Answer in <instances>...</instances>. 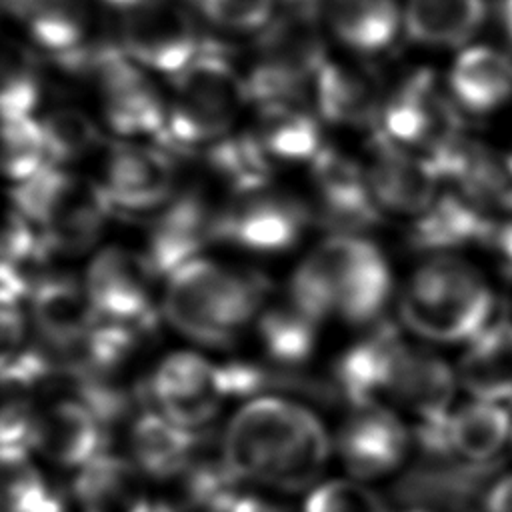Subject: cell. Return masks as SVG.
<instances>
[{
	"label": "cell",
	"mask_w": 512,
	"mask_h": 512,
	"mask_svg": "<svg viewBox=\"0 0 512 512\" xmlns=\"http://www.w3.org/2000/svg\"><path fill=\"white\" fill-rule=\"evenodd\" d=\"M222 452L238 478L298 492L318 480L330 440L308 408L282 396H258L232 416Z\"/></svg>",
	"instance_id": "obj_1"
},
{
	"label": "cell",
	"mask_w": 512,
	"mask_h": 512,
	"mask_svg": "<svg viewBox=\"0 0 512 512\" xmlns=\"http://www.w3.org/2000/svg\"><path fill=\"white\" fill-rule=\"evenodd\" d=\"M392 276L382 252L362 236L334 234L296 268L290 300L322 322L330 314L372 322L388 302Z\"/></svg>",
	"instance_id": "obj_2"
},
{
	"label": "cell",
	"mask_w": 512,
	"mask_h": 512,
	"mask_svg": "<svg viewBox=\"0 0 512 512\" xmlns=\"http://www.w3.org/2000/svg\"><path fill=\"white\" fill-rule=\"evenodd\" d=\"M266 296L268 282L260 274L196 258L166 278L164 314L184 336L226 346L256 320Z\"/></svg>",
	"instance_id": "obj_3"
},
{
	"label": "cell",
	"mask_w": 512,
	"mask_h": 512,
	"mask_svg": "<svg viewBox=\"0 0 512 512\" xmlns=\"http://www.w3.org/2000/svg\"><path fill=\"white\" fill-rule=\"evenodd\" d=\"M494 310V296L484 278L468 262L438 254L424 262L408 280L400 316L426 340L472 342Z\"/></svg>",
	"instance_id": "obj_4"
},
{
	"label": "cell",
	"mask_w": 512,
	"mask_h": 512,
	"mask_svg": "<svg viewBox=\"0 0 512 512\" xmlns=\"http://www.w3.org/2000/svg\"><path fill=\"white\" fill-rule=\"evenodd\" d=\"M12 206L40 228L52 252L62 254L92 248L112 214L100 184L54 164L14 184Z\"/></svg>",
	"instance_id": "obj_5"
},
{
	"label": "cell",
	"mask_w": 512,
	"mask_h": 512,
	"mask_svg": "<svg viewBox=\"0 0 512 512\" xmlns=\"http://www.w3.org/2000/svg\"><path fill=\"white\" fill-rule=\"evenodd\" d=\"M174 78L164 138L178 146H212L226 138L248 98L246 80L216 48H206Z\"/></svg>",
	"instance_id": "obj_6"
},
{
	"label": "cell",
	"mask_w": 512,
	"mask_h": 512,
	"mask_svg": "<svg viewBox=\"0 0 512 512\" xmlns=\"http://www.w3.org/2000/svg\"><path fill=\"white\" fill-rule=\"evenodd\" d=\"M286 2L260 30L256 60L244 78L248 98L260 106L296 100L328 60L314 6L306 0Z\"/></svg>",
	"instance_id": "obj_7"
},
{
	"label": "cell",
	"mask_w": 512,
	"mask_h": 512,
	"mask_svg": "<svg viewBox=\"0 0 512 512\" xmlns=\"http://www.w3.org/2000/svg\"><path fill=\"white\" fill-rule=\"evenodd\" d=\"M74 70L88 72L100 92L108 126L126 138L164 134L168 102L122 46L90 48Z\"/></svg>",
	"instance_id": "obj_8"
},
{
	"label": "cell",
	"mask_w": 512,
	"mask_h": 512,
	"mask_svg": "<svg viewBox=\"0 0 512 512\" xmlns=\"http://www.w3.org/2000/svg\"><path fill=\"white\" fill-rule=\"evenodd\" d=\"M120 46L144 70L176 76L204 44L184 2L148 0L124 12Z\"/></svg>",
	"instance_id": "obj_9"
},
{
	"label": "cell",
	"mask_w": 512,
	"mask_h": 512,
	"mask_svg": "<svg viewBox=\"0 0 512 512\" xmlns=\"http://www.w3.org/2000/svg\"><path fill=\"white\" fill-rule=\"evenodd\" d=\"M148 398L162 416L196 432L218 414L226 398H232L228 368L192 352L170 354L150 376Z\"/></svg>",
	"instance_id": "obj_10"
},
{
	"label": "cell",
	"mask_w": 512,
	"mask_h": 512,
	"mask_svg": "<svg viewBox=\"0 0 512 512\" xmlns=\"http://www.w3.org/2000/svg\"><path fill=\"white\" fill-rule=\"evenodd\" d=\"M156 278L158 274L144 252L110 246L92 258L84 284L100 320L154 328L152 292Z\"/></svg>",
	"instance_id": "obj_11"
},
{
	"label": "cell",
	"mask_w": 512,
	"mask_h": 512,
	"mask_svg": "<svg viewBox=\"0 0 512 512\" xmlns=\"http://www.w3.org/2000/svg\"><path fill=\"white\" fill-rule=\"evenodd\" d=\"M310 210L296 196L262 186L234 194L220 210L218 242L252 252H280L298 242Z\"/></svg>",
	"instance_id": "obj_12"
},
{
	"label": "cell",
	"mask_w": 512,
	"mask_h": 512,
	"mask_svg": "<svg viewBox=\"0 0 512 512\" xmlns=\"http://www.w3.org/2000/svg\"><path fill=\"white\" fill-rule=\"evenodd\" d=\"M174 184V164L158 148L130 140L108 148L100 186L112 210L128 216H156L176 196Z\"/></svg>",
	"instance_id": "obj_13"
},
{
	"label": "cell",
	"mask_w": 512,
	"mask_h": 512,
	"mask_svg": "<svg viewBox=\"0 0 512 512\" xmlns=\"http://www.w3.org/2000/svg\"><path fill=\"white\" fill-rule=\"evenodd\" d=\"M220 210L196 188L178 192L154 218L146 256L158 278H168L184 264L202 258L208 242H218Z\"/></svg>",
	"instance_id": "obj_14"
},
{
	"label": "cell",
	"mask_w": 512,
	"mask_h": 512,
	"mask_svg": "<svg viewBox=\"0 0 512 512\" xmlns=\"http://www.w3.org/2000/svg\"><path fill=\"white\" fill-rule=\"evenodd\" d=\"M312 180L318 196V218L336 234L360 236L380 222L366 168L344 152L322 146L312 158Z\"/></svg>",
	"instance_id": "obj_15"
},
{
	"label": "cell",
	"mask_w": 512,
	"mask_h": 512,
	"mask_svg": "<svg viewBox=\"0 0 512 512\" xmlns=\"http://www.w3.org/2000/svg\"><path fill=\"white\" fill-rule=\"evenodd\" d=\"M30 318L62 372V364L98 324L86 284L70 274H46L28 300Z\"/></svg>",
	"instance_id": "obj_16"
},
{
	"label": "cell",
	"mask_w": 512,
	"mask_h": 512,
	"mask_svg": "<svg viewBox=\"0 0 512 512\" xmlns=\"http://www.w3.org/2000/svg\"><path fill=\"white\" fill-rule=\"evenodd\" d=\"M366 176L380 210L416 218L438 198L440 178L432 166L384 132L370 140Z\"/></svg>",
	"instance_id": "obj_17"
},
{
	"label": "cell",
	"mask_w": 512,
	"mask_h": 512,
	"mask_svg": "<svg viewBox=\"0 0 512 512\" xmlns=\"http://www.w3.org/2000/svg\"><path fill=\"white\" fill-rule=\"evenodd\" d=\"M410 436L398 416L384 406H362L344 422L338 450L344 466L356 478H380L400 466Z\"/></svg>",
	"instance_id": "obj_18"
},
{
	"label": "cell",
	"mask_w": 512,
	"mask_h": 512,
	"mask_svg": "<svg viewBox=\"0 0 512 512\" xmlns=\"http://www.w3.org/2000/svg\"><path fill=\"white\" fill-rule=\"evenodd\" d=\"M402 344L404 340L394 326H376L338 358L334 368L336 394L346 398L352 408H390V382Z\"/></svg>",
	"instance_id": "obj_19"
},
{
	"label": "cell",
	"mask_w": 512,
	"mask_h": 512,
	"mask_svg": "<svg viewBox=\"0 0 512 512\" xmlns=\"http://www.w3.org/2000/svg\"><path fill=\"white\" fill-rule=\"evenodd\" d=\"M456 376L428 350L402 344L390 382V404L410 410L420 424H442L450 416Z\"/></svg>",
	"instance_id": "obj_20"
},
{
	"label": "cell",
	"mask_w": 512,
	"mask_h": 512,
	"mask_svg": "<svg viewBox=\"0 0 512 512\" xmlns=\"http://www.w3.org/2000/svg\"><path fill=\"white\" fill-rule=\"evenodd\" d=\"M106 436L108 426L76 396L38 410L36 450L60 466L82 468L102 456Z\"/></svg>",
	"instance_id": "obj_21"
},
{
	"label": "cell",
	"mask_w": 512,
	"mask_h": 512,
	"mask_svg": "<svg viewBox=\"0 0 512 512\" xmlns=\"http://www.w3.org/2000/svg\"><path fill=\"white\" fill-rule=\"evenodd\" d=\"M314 96L324 120L340 126H366L380 118L384 94L378 74L348 60H326L314 78Z\"/></svg>",
	"instance_id": "obj_22"
},
{
	"label": "cell",
	"mask_w": 512,
	"mask_h": 512,
	"mask_svg": "<svg viewBox=\"0 0 512 512\" xmlns=\"http://www.w3.org/2000/svg\"><path fill=\"white\" fill-rule=\"evenodd\" d=\"M80 512H152L144 486V472L112 454H102L80 468L74 480Z\"/></svg>",
	"instance_id": "obj_23"
},
{
	"label": "cell",
	"mask_w": 512,
	"mask_h": 512,
	"mask_svg": "<svg viewBox=\"0 0 512 512\" xmlns=\"http://www.w3.org/2000/svg\"><path fill=\"white\" fill-rule=\"evenodd\" d=\"M494 218L470 202L462 192L440 194L428 210L418 214L408 230V244L416 250L442 252L470 242L484 244Z\"/></svg>",
	"instance_id": "obj_24"
},
{
	"label": "cell",
	"mask_w": 512,
	"mask_h": 512,
	"mask_svg": "<svg viewBox=\"0 0 512 512\" xmlns=\"http://www.w3.org/2000/svg\"><path fill=\"white\" fill-rule=\"evenodd\" d=\"M450 92L472 114H488L512 98V58L490 46L466 48L450 70Z\"/></svg>",
	"instance_id": "obj_25"
},
{
	"label": "cell",
	"mask_w": 512,
	"mask_h": 512,
	"mask_svg": "<svg viewBox=\"0 0 512 512\" xmlns=\"http://www.w3.org/2000/svg\"><path fill=\"white\" fill-rule=\"evenodd\" d=\"M196 432L186 430L160 412H144L132 426L130 446L136 466L150 478H180L200 446Z\"/></svg>",
	"instance_id": "obj_26"
},
{
	"label": "cell",
	"mask_w": 512,
	"mask_h": 512,
	"mask_svg": "<svg viewBox=\"0 0 512 512\" xmlns=\"http://www.w3.org/2000/svg\"><path fill=\"white\" fill-rule=\"evenodd\" d=\"M484 0H406L402 24L410 40L432 48H458L484 24Z\"/></svg>",
	"instance_id": "obj_27"
},
{
	"label": "cell",
	"mask_w": 512,
	"mask_h": 512,
	"mask_svg": "<svg viewBox=\"0 0 512 512\" xmlns=\"http://www.w3.org/2000/svg\"><path fill=\"white\" fill-rule=\"evenodd\" d=\"M512 436V418L504 406L474 400L450 412L444 424V440L454 458L466 464L486 466Z\"/></svg>",
	"instance_id": "obj_28"
},
{
	"label": "cell",
	"mask_w": 512,
	"mask_h": 512,
	"mask_svg": "<svg viewBox=\"0 0 512 512\" xmlns=\"http://www.w3.org/2000/svg\"><path fill=\"white\" fill-rule=\"evenodd\" d=\"M458 376L476 400L512 398V322L482 330L466 348Z\"/></svg>",
	"instance_id": "obj_29"
},
{
	"label": "cell",
	"mask_w": 512,
	"mask_h": 512,
	"mask_svg": "<svg viewBox=\"0 0 512 512\" xmlns=\"http://www.w3.org/2000/svg\"><path fill=\"white\" fill-rule=\"evenodd\" d=\"M326 18L348 48L370 54L394 40L402 10L398 0H328Z\"/></svg>",
	"instance_id": "obj_30"
},
{
	"label": "cell",
	"mask_w": 512,
	"mask_h": 512,
	"mask_svg": "<svg viewBox=\"0 0 512 512\" xmlns=\"http://www.w3.org/2000/svg\"><path fill=\"white\" fill-rule=\"evenodd\" d=\"M252 134L272 160L312 162L322 150L318 120L300 108L296 100L260 106Z\"/></svg>",
	"instance_id": "obj_31"
},
{
	"label": "cell",
	"mask_w": 512,
	"mask_h": 512,
	"mask_svg": "<svg viewBox=\"0 0 512 512\" xmlns=\"http://www.w3.org/2000/svg\"><path fill=\"white\" fill-rule=\"evenodd\" d=\"M318 324V320L308 316L288 296L286 302L262 310L258 336L272 364L278 368H296L310 358L316 346Z\"/></svg>",
	"instance_id": "obj_32"
},
{
	"label": "cell",
	"mask_w": 512,
	"mask_h": 512,
	"mask_svg": "<svg viewBox=\"0 0 512 512\" xmlns=\"http://www.w3.org/2000/svg\"><path fill=\"white\" fill-rule=\"evenodd\" d=\"M32 40L58 56L62 64L80 56L86 48L88 12L82 0H60L36 10L24 22Z\"/></svg>",
	"instance_id": "obj_33"
},
{
	"label": "cell",
	"mask_w": 512,
	"mask_h": 512,
	"mask_svg": "<svg viewBox=\"0 0 512 512\" xmlns=\"http://www.w3.org/2000/svg\"><path fill=\"white\" fill-rule=\"evenodd\" d=\"M270 160L254 134L226 136L208 152L210 166L234 194L268 186Z\"/></svg>",
	"instance_id": "obj_34"
},
{
	"label": "cell",
	"mask_w": 512,
	"mask_h": 512,
	"mask_svg": "<svg viewBox=\"0 0 512 512\" xmlns=\"http://www.w3.org/2000/svg\"><path fill=\"white\" fill-rule=\"evenodd\" d=\"M48 160L54 166H66L92 154L100 144L96 122L78 108H58L40 120Z\"/></svg>",
	"instance_id": "obj_35"
},
{
	"label": "cell",
	"mask_w": 512,
	"mask_h": 512,
	"mask_svg": "<svg viewBox=\"0 0 512 512\" xmlns=\"http://www.w3.org/2000/svg\"><path fill=\"white\" fill-rule=\"evenodd\" d=\"M2 120L28 118L40 100V70L34 54L18 42H8L0 64Z\"/></svg>",
	"instance_id": "obj_36"
},
{
	"label": "cell",
	"mask_w": 512,
	"mask_h": 512,
	"mask_svg": "<svg viewBox=\"0 0 512 512\" xmlns=\"http://www.w3.org/2000/svg\"><path fill=\"white\" fill-rule=\"evenodd\" d=\"M2 512H66L62 494L24 460L2 462Z\"/></svg>",
	"instance_id": "obj_37"
},
{
	"label": "cell",
	"mask_w": 512,
	"mask_h": 512,
	"mask_svg": "<svg viewBox=\"0 0 512 512\" xmlns=\"http://www.w3.org/2000/svg\"><path fill=\"white\" fill-rule=\"evenodd\" d=\"M2 162L14 184L32 178L50 164L40 120L34 116L2 120Z\"/></svg>",
	"instance_id": "obj_38"
},
{
	"label": "cell",
	"mask_w": 512,
	"mask_h": 512,
	"mask_svg": "<svg viewBox=\"0 0 512 512\" xmlns=\"http://www.w3.org/2000/svg\"><path fill=\"white\" fill-rule=\"evenodd\" d=\"M216 26L236 32L262 30L276 14L278 0H192Z\"/></svg>",
	"instance_id": "obj_39"
},
{
	"label": "cell",
	"mask_w": 512,
	"mask_h": 512,
	"mask_svg": "<svg viewBox=\"0 0 512 512\" xmlns=\"http://www.w3.org/2000/svg\"><path fill=\"white\" fill-rule=\"evenodd\" d=\"M304 512H386L378 494L352 480H330L306 500Z\"/></svg>",
	"instance_id": "obj_40"
},
{
	"label": "cell",
	"mask_w": 512,
	"mask_h": 512,
	"mask_svg": "<svg viewBox=\"0 0 512 512\" xmlns=\"http://www.w3.org/2000/svg\"><path fill=\"white\" fill-rule=\"evenodd\" d=\"M484 246H488L502 262V266L512 274V222L494 220Z\"/></svg>",
	"instance_id": "obj_41"
},
{
	"label": "cell",
	"mask_w": 512,
	"mask_h": 512,
	"mask_svg": "<svg viewBox=\"0 0 512 512\" xmlns=\"http://www.w3.org/2000/svg\"><path fill=\"white\" fill-rule=\"evenodd\" d=\"M486 512H512V474L494 482L484 500Z\"/></svg>",
	"instance_id": "obj_42"
},
{
	"label": "cell",
	"mask_w": 512,
	"mask_h": 512,
	"mask_svg": "<svg viewBox=\"0 0 512 512\" xmlns=\"http://www.w3.org/2000/svg\"><path fill=\"white\" fill-rule=\"evenodd\" d=\"M226 512H290V510L272 500L242 492L236 496V500L230 504Z\"/></svg>",
	"instance_id": "obj_43"
},
{
	"label": "cell",
	"mask_w": 512,
	"mask_h": 512,
	"mask_svg": "<svg viewBox=\"0 0 512 512\" xmlns=\"http://www.w3.org/2000/svg\"><path fill=\"white\" fill-rule=\"evenodd\" d=\"M2 2H4V8L24 24L36 10L60 0H2Z\"/></svg>",
	"instance_id": "obj_44"
},
{
	"label": "cell",
	"mask_w": 512,
	"mask_h": 512,
	"mask_svg": "<svg viewBox=\"0 0 512 512\" xmlns=\"http://www.w3.org/2000/svg\"><path fill=\"white\" fill-rule=\"evenodd\" d=\"M502 26H504L506 38L512 44V0L502 2Z\"/></svg>",
	"instance_id": "obj_45"
},
{
	"label": "cell",
	"mask_w": 512,
	"mask_h": 512,
	"mask_svg": "<svg viewBox=\"0 0 512 512\" xmlns=\"http://www.w3.org/2000/svg\"><path fill=\"white\" fill-rule=\"evenodd\" d=\"M102 2L114 6V8L122 10V12H128V10L140 6V4H144V2H148V0H102Z\"/></svg>",
	"instance_id": "obj_46"
},
{
	"label": "cell",
	"mask_w": 512,
	"mask_h": 512,
	"mask_svg": "<svg viewBox=\"0 0 512 512\" xmlns=\"http://www.w3.org/2000/svg\"><path fill=\"white\" fill-rule=\"evenodd\" d=\"M504 160H506V164H508V170L512 172V152H510V154H508Z\"/></svg>",
	"instance_id": "obj_47"
},
{
	"label": "cell",
	"mask_w": 512,
	"mask_h": 512,
	"mask_svg": "<svg viewBox=\"0 0 512 512\" xmlns=\"http://www.w3.org/2000/svg\"><path fill=\"white\" fill-rule=\"evenodd\" d=\"M408 512H420V510H408Z\"/></svg>",
	"instance_id": "obj_48"
},
{
	"label": "cell",
	"mask_w": 512,
	"mask_h": 512,
	"mask_svg": "<svg viewBox=\"0 0 512 512\" xmlns=\"http://www.w3.org/2000/svg\"><path fill=\"white\" fill-rule=\"evenodd\" d=\"M510 438H512V436H510Z\"/></svg>",
	"instance_id": "obj_49"
}]
</instances>
